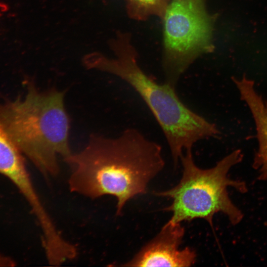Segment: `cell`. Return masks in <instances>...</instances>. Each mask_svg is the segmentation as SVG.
<instances>
[{"label":"cell","mask_w":267,"mask_h":267,"mask_svg":"<svg viewBox=\"0 0 267 267\" xmlns=\"http://www.w3.org/2000/svg\"><path fill=\"white\" fill-rule=\"evenodd\" d=\"M63 160L70 170V191L91 199L114 196L118 215L130 199L146 192L165 165L161 145L135 129L116 138L92 134L84 149Z\"/></svg>","instance_id":"obj_1"},{"label":"cell","mask_w":267,"mask_h":267,"mask_svg":"<svg viewBox=\"0 0 267 267\" xmlns=\"http://www.w3.org/2000/svg\"><path fill=\"white\" fill-rule=\"evenodd\" d=\"M115 55L110 58L94 52L82 59L88 69L112 74L128 83L143 99L161 127L169 146L175 165L198 141L215 137L217 126L192 110L178 95L175 86L160 84L140 67L137 53L128 33L118 32L109 42Z\"/></svg>","instance_id":"obj_2"},{"label":"cell","mask_w":267,"mask_h":267,"mask_svg":"<svg viewBox=\"0 0 267 267\" xmlns=\"http://www.w3.org/2000/svg\"><path fill=\"white\" fill-rule=\"evenodd\" d=\"M64 95V91H41L31 84L25 98L0 109V122L6 133L45 177L58 173V155L64 158L72 153Z\"/></svg>","instance_id":"obj_3"},{"label":"cell","mask_w":267,"mask_h":267,"mask_svg":"<svg viewBox=\"0 0 267 267\" xmlns=\"http://www.w3.org/2000/svg\"><path fill=\"white\" fill-rule=\"evenodd\" d=\"M243 154L236 149L220 160L213 167L202 169L195 163L192 149L185 151L180 160L183 168L182 177L175 187L164 191L155 192L157 196L172 199L164 210L172 213L173 222L203 219L211 225L215 214L222 213L232 225L239 223L243 218L241 211L232 202L228 187L238 192H247L246 183L230 178V169L240 163Z\"/></svg>","instance_id":"obj_4"},{"label":"cell","mask_w":267,"mask_h":267,"mask_svg":"<svg viewBox=\"0 0 267 267\" xmlns=\"http://www.w3.org/2000/svg\"><path fill=\"white\" fill-rule=\"evenodd\" d=\"M206 1L171 0L162 18L163 66L166 82L174 86L198 57L214 50L215 17Z\"/></svg>","instance_id":"obj_5"},{"label":"cell","mask_w":267,"mask_h":267,"mask_svg":"<svg viewBox=\"0 0 267 267\" xmlns=\"http://www.w3.org/2000/svg\"><path fill=\"white\" fill-rule=\"evenodd\" d=\"M180 222L169 221L154 238L145 244L125 267H187L196 261L195 251L179 247L184 234Z\"/></svg>","instance_id":"obj_6"},{"label":"cell","mask_w":267,"mask_h":267,"mask_svg":"<svg viewBox=\"0 0 267 267\" xmlns=\"http://www.w3.org/2000/svg\"><path fill=\"white\" fill-rule=\"evenodd\" d=\"M233 81L241 99L248 106L256 126L258 147L253 167L258 172L259 180L267 181V100L258 92L252 80L243 76Z\"/></svg>","instance_id":"obj_7"},{"label":"cell","mask_w":267,"mask_h":267,"mask_svg":"<svg viewBox=\"0 0 267 267\" xmlns=\"http://www.w3.org/2000/svg\"><path fill=\"white\" fill-rule=\"evenodd\" d=\"M170 0H125L129 16L138 21H144L152 15L162 19Z\"/></svg>","instance_id":"obj_8"},{"label":"cell","mask_w":267,"mask_h":267,"mask_svg":"<svg viewBox=\"0 0 267 267\" xmlns=\"http://www.w3.org/2000/svg\"><path fill=\"white\" fill-rule=\"evenodd\" d=\"M20 152L0 122V172L21 160Z\"/></svg>","instance_id":"obj_9"},{"label":"cell","mask_w":267,"mask_h":267,"mask_svg":"<svg viewBox=\"0 0 267 267\" xmlns=\"http://www.w3.org/2000/svg\"><path fill=\"white\" fill-rule=\"evenodd\" d=\"M15 265L13 259L0 253V267H11Z\"/></svg>","instance_id":"obj_10"},{"label":"cell","mask_w":267,"mask_h":267,"mask_svg":"<svg viewBox=\"0 0 267 267\" xmlns=\"http://www.w3.org/2000/svg\"><path fill=\"white\" fill-rule=\"evenodd\" d=\"M265 224L266 226L267 227V221L265 223Z\"/></svg>","instance_id":"obj_11"}]
</instances>
